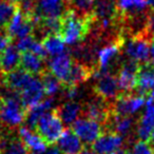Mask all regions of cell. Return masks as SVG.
<instances>
[{"label":"cell","mask_w":154,"mask_h":154,"mask_svg":"<svg viewBox=\"0 0 154 154\" xmlns=\"http://www.w3.org/2000/svg\"><path fill=\"white\" fill-rule=\"evenodd\" d=\"M137 94H149L154 89V66L150 63L139 66L136 78Z\"/></svg>","instance_id":"obj_23"},{"label":"cell","mask_w":154,"mask_h":154,"mask_svg":"<svg viewBox=\"0 0 154 154\" xmlns=\"http://www.w3.org/2000/svg\"><path fill=\"white\" fill-rule=\"evenodd\" d=\"M36 133L48 143L54 145L63 133V124L55 110L47 112L35 127Z\"/></svg>","instance_id":"obj_4"},{"label":"cell","mask_w":154,"mask_h":154,"mask_svg":"<svg viewBox=\"0 0 154 154\" xmlns=\"http://www.w3.org/2000/svg\"><path fill=\"white\" fill-rule=\"evenodd\" d=\"M32 154H41V153H33V152H32Z\"/></svg>","instance_id":"obj_45"},{"label":"cell","mask_w":154,"mask_h":154,"mask_svg":"<svg viewBox=\"0 0 154 154\" xmlns=\"http://www.w3.org/2000/svg\"><path fill=\"white\" fill-rule=\"evenodd\" d=\"M80 154H96L94 151H93L91 148H89V147H86V148H84V150L82 151V153Z\"/></svg>","instance_id":"obj_39"},{"label":"cell","mask_w":154,"mask_h":154,"mask_svg":"<svg viewBox=\"0 0 154 154\" xmlns=\"http://www.w3.org/2000/svg\"><path fill=\"white\" fill-rule=\"evenodd\" d=\"M152 39L147 34H140L136 36L129 37L126 41L122 50H124L125 55L127 56V59H130L132 61L141 64L149 63L150 57V42Z\"/></svg>","instance_id":"obj_3"},{"label":"cell","mask_w":154,"mask_h":154,"mask_svg":"<svg viewBox=\"0 0 154 154\" xmlns=\"http://www.w3.org/2000/svg\"><path fill=\"white\" fill-rule=\"evenodd\" d=\"M125 43V36L119 35L98 50L96 55V66L100 72H110V69L118 61V56ZM111 73V72H110Z\"/></svg>","instance_id":"obj_6"},{"label":"cell","mask_w":154,"mask_h":154,"mask_svg":"<svg viewBox=\"0 0 154 154\" xmlns=\"http://www.w3.org/2000/svg\"><path fill=\"white\" fill-rule=\"evenodd\" d=\"M41 45L48 55H51L52 57L66 52V43L58 34H50L45 36L41 41Z\"/></svg>","instance_id":"obj_28"},{"label":"cell","mask_w":154,"mask_h":154,"mask_svg":"<svg viewBox=\"0 0 154 154\" xmlns=\"http://www.w3.org/2000/svg\"><path fill=\"white\" fill-rule=\"evenodd\" d=\"M147 1L150 5H154V0H147Z\"/></svg>","instance_id":"obj_42"},{"label":"cell","mask_w":154,"mask_h":154,"mask_svg":"<svg viewBox=\"0 0 154 154\" xmlns=\"http://www.w3.org/2000/svg\"><path fill=\"white\" fill-rule=\"evenodd\" d=\"M0 154H30L29 149L19 136L14 135L13 130L0 126Z\"/></svg>","instance_id":"obj_13"},{"label":"cell","mask_w":154,"mask_h":154,"mask_svg":"<svg viewBox=\"0 0 154 154\" xmlns=\"http://www.w3.org/2000/svg\"><path fill=\"white\" fill-rule=\"evenodd\" d=\"M34 75L26 72L22 69H17L13 72L2 76V85L10 91L16 93L19 96L20 92L26 88L31 82Z\"/></svg>","instance_id":"obj_17"},{"label":"cell","mask_w":154,"mask_h":154,"mask_svg":"<svg viewBox=\"0 0 154 154\" xmlns=\"http://www.w3.org/2000/svg\"><path fill=\"white\" fill-rule=\"evenodd\" d=\"M149 63L154 66V45L152 43L150 48V57H149Z\"/></svg>","instance_id":"obj_38"},{"label":"cell","mask_w":154,"mask_h":154,"mask_svg":"<svg viewBox=\"0 0 154 154\" xmlns=\"http://www.w3.org/2000/svg\"><path fill=\"white\" fill-rule=\"evenodd\" d=\"M66 1H70V0H66Z\"/></svg>","instance_id":"obj_47"},{"label":"cell","mask_w":154,"mask_h":154,"mask_svg":"<svg viewBox=\"0 0 154 154\" xmlns=\"http://www.w3.org/2000/svg\"><path fill=\"white\" fill-rule=\"evenodd\" d=\"M139 64L130 59H126L122 63L117 75V84L120 94H129L136 88L137 73L139 70Z\"/></svg>","instance_id":"obj_9"},{"label":"cell","mask_w":154,"mask_h":154,"mask_svg":"<svg viewBox=\"0 0 154 154\" xmlns=\"http://www.w3.org/2000/svg\"><path fill=\"white\" fill-rule=\"evenodd\" d=\"M26 109L23 107L19 96L7 89L0 93V120L2 127L13 130L26 120Z\"/></svg>","instance_id":"obj_2"},{"label":"cell","mask_w":154,"mask_h":154,"mask_svg":"<svg viewBox=\"0 0 154 154\" xmlns=\"http://www.w3.org/2000/svg\"><path fill=\"white\" fill-rule=\"evenodd\" d=\"M19 10V5L8 0H0V29H7L12 18Z\"/></svg>","instance_id":"obj_30"},{"label":"cell","mask_w":154,"mask_h":154,"mask_svg":"<svg viewBox=\"0 0 154 154\" xmlns=\"http://www.w3.org/2000/svg\"><path fill=\"white\" fill-rule=\"evenodd\" d=\"M20 66L22 70L32 75H41L47 71L45 66V59L31 52H24L21 54Z\"/></svg>","instance_id":"obj_26"},{"label":"cell","mask_w":154,"mask_h":154,"mask_svg":"<svg viewBox=\"0 0 154 154\" xmlns=\"http://www.w3.org/2000/svg\"><path fill=\"white\" fill-rule=\"evenodd\" d=\"M146 112L154 115V100L152 98H148V100L146 101Z\"/></svg>","instance_id":"obj_36"},{"label":"cell","mask_w":154,"mask_h":154,"mask_svg":"<svg viewBox=\"0 0 154 154\" xmlns=\"http://www.w3.org/2000/svg\"><path fill=\"white\" fill-rule=\"evenodd\" d=\"M54 103H55V99L53 97H48V98L43 99L41 103H39L38 105L26 110V127L30 128L31 130L35 129L38 120L47 112H49V110H51L53 108Z\"/></svg>","instance_id":"obj_24"},{"label":"cell","mask_w":154,"mask_h":154,"mask_svg":"<svg viewBox=\"0 0 154 154\" xmlns=\"http://www.w3.org/2000/svg\"><path fill=\"white\" fill-rule=\"evenodd\" d=\"M21 61V54L16 45H10L0 54V73L3 75L9 74L19 69Z\"/></svg>","instance_id":"obj_21"},{"label":"cell","mask_w":154,"mask_h":154,"mask_svg":"<svg viewBox=\"0 0 154 154\" xmlns=\"http://www.w3.org/2000/svg\"><path fill=\"white\" fill-rule=\"evenodd\" d=\"M146 99L140 94H119L112 105V112L116 115H134L145 106Z\"/></svg>","instance_id":"obj_7"},{"label":"cell","mask_w":154,"mask_h":154,"mask_svg":"<svg viewBox=\"0 0 154 154\" xmlns=\"http://www.w3.org/2000/svg\"><path fill=\"white\" fill-rule=\"evenodd\" d=\"M92 21L93 14L91 16H82L68 8L61 16V26L58 35L64 43L75 45L85 40L89 35Z\"/></svg>","instance_id":"obj_1"},{"label":"cell","mask_w":154,"mask_h":154,"mask_svg":"<svg viewBox=\"0 0 154 154\" xmlns=\"http://www.w3.org/2000/svg\"><path fill=\"white\" fill-rule=\"evenodd\" d=\"M93 16L96 19H118L116 0H97L93 7Z\"/></svg>","instance_id":"obj_27"},{"label":"cell","mask_w":154,"mask_h":154,"mask_svg":"<svg viewBox=\"0 0 154 154\" xmlns=\"http://www.w3.org/2000/svg\"><path fill=\"white\" fill-rule=\"evenodd\" d=\"M11 41H12V38L9 36L7 30L0 29V54L2 53V52L9 47Z\"/></svg>","instance_id":"obj_35"},{"label":"cell","mask_w":154,"mask_h":154,"mask_svg":"<svg viewBox=\"0 0 154 154\" xmlns=\"http://www.w3.org/2000/svg\"><path fill=\"white\" fill-rule=\"evenodd\" d=\"M82 114L86 118L98 122L105 127L112 114V105L103 100L101 98H96L89 101L82 109Z\"/></svg>","instance_id":"obj_11"},{"label":"cell","mask_w":154,"mask_h":154,"mask_svg":"<svg viewBox=\"0 0 154 154\" xmlns=\"http://www.w3.org/2000/svg\"><path fill=\"white\" fill-rule=\"evenodd\" d=\"M18 136L24 143L29 151L31 150L33 153H42L47 149L48 143L37 133L26 126H21L18 128Z\"/></svg>","instance_id":"obj_22"},{"label":"cell","mask_w":154,"mask_h":154,"mask_svg":"<svg viewBox=\"0 0 154 154\" xmlns=\"http://www.w3.org/2000/svg\"><path fill=\"white\" fill-rule=\"evenodd\" d=\"M127 154H154V148L147 141L137 140L127 150Z\"/></svg>","instance_id":"obj_33"},{"label":"cell","mask_w":154,"mask_h":154,"mask_svg":"<svg viewBox=\"0 0 154 154\" xmlns=\"http://www.w3.org/2000/svg\"><path fill=\"white\" fill-rule=\"evenodd\" d=\"M57 147L61 154H80L84 150V143L72 129H66L57 140Z\"/></svg>","instance_id":"obj_20"},{"label":"cell","mask_w":154,"mask_h":154,"mask_svg":"<svg viewBox=\"0 0 154 154\" xmlns=\"http://www.w3.org/2000/svg\"><path fill=\"white\" fill-rule=\"evenodd\" d=\"M93 76L95 77L94 92L97 97L110 103L115 100L120 94L117 78L110 72H100L96 70Z\"/></svg>","instance_id":"obj_5"},{"label":"cell","mask_w":154,"mask_h":154,"mask_svg":"<svg viewBox=\"0 0 154 154\" xmlns=\"http://www.w3.org/2000/svg\"><path fill=\"white\" fill-rule=\"evenodd\" d=\"M74 64V60L69 52H63L57 56H54L48 62V71L55 76L63 86L68 80L69 75Z\"/></svg>","instance_id":"obj_10"},{"label":"cell","mask_w":154,"mask_h":154,"mask_svg":"<svg viewBox=\"0 0 154 154\" xmlns=\"http://www.w3.org/2000/svg\"><path fill=\"white\" fill-rule=\"evenodd\" d=\"M68 8L82 16H91L93 14V0H70Z\"/></svg>","instance_id":"obj_32"},{"label":"cell","mask_w":154,"mask_h":154,"mask_svg":"<svg viewBox=\"0 0 154 154\" xmlns=\"http://www.w3.org/2000/svg\"><path fill=\"white\" fill-rule=\"evenodd\" d=\"M43 96H45V89L42 82L36 76L33 77L28 86L19 94L20 100L26 110L41 103L43 100Z\"/></svg>","instance_id":"obj_14"},{"label":"cell","mask_w":154,"mask_h":154,"mask_svg":"<svg viewBox=\"0 0 154 154\" xmlns=\"http://www.w3.org/2000/svg\"><path fill=\"white\" fill-rule=\"evenodd\" d=\"M45 154H61V152H60V150L58 149L57 146L51 145L49 148H47V149H45Z\"/></svg>","instance_id":"obj_37"},{"label":"cell","mask_w":154,"mask_h":154,"mask_svg":"<svg viewBox=\"0 0 154 154\" xmlns=\"http://www.w3.org/2000/svg\"><path fill=\"white\" fill-rule=\"evenodd\" d=\"M0 141H1V132H0Z\"/></svg>","instance_id":"obj_44"},{"label":"cell","mask_w":154,"mask_h":154,"mask_svg":"<svg viewBox=\"0 0 154 154\" xmlns=\"http://www.w3.org/2000/svg\"><path fill=\"white\" fill-rule=\"evenodd\" d=\"M152 43H153V45H154V39H153V40H152Z\"/></svg>","instance_id":"obj_46"},{"label":"cell","mask_w":154,"mask_h":154,"mask_svg":"<svg viewBox=\"0 0 154 154\" xmlns=\"http://www.w3.org/2000/svg\"><path fill=\"white\" fill-rule=\"evenodd\" d=\"M8 1H11V2H14V3H19L21 0H8Z\"/></svg>","instance_id":"obj_41"},{"label":"cell","mask_w":154,"mask_h":154,"mask_svg":"<svg viewBox=\"0 0 154 154\" xmlns=\"http://www.w3.org/2000/svg\"><path fill=\"white\" fill-rule=\"evenodd\" d=\"M41 78H42V85L43 89H45V94L48 95L49 97H52L54 95H56L63 86L59 80L56 78L55 76L51 74L49 71H45V73L40 75Z\"/></svg>","instance_id":"obj_31"},{"label":"cell","mask_w":154,"mask_h":154,"mask_svg":"<svg viewBox=\"0 0 154 154\" xmlns=\"http://www.w3.org/2000/svg\"><path fill=\"white\" fill-rule=\"evenodd\" d=\"M149 140H150V143H151L150 145H151L152 147L154 148V129H153V131H152L151 136H150V139H149Z\"/></svg>","instance_id":"obj_40"},{"label":"cell","mask_w":154,"mask_h":154,"mask_svg":"<svg viewBox=\"0 0 154 154\" xmlns=\"http://www.w3.org/2000/svg\"><path fill=\"white\" fill-rule=\"evenodd\" d=\"M125 145V138L116 133L103 131V134L92 143L91 149L96 154H112Z\"/></svg>","instance_id":"obj_12"},{"label":"cell","mask_w":154,"mask_h":154,"mask_svg":"<svg viewBox=\"0 0 154 154\" xmlns=\"http://www.w3.org/2000/svg\"><path fill=\"white\" fill-rule=\"evenodd\" d=\"M147 0H116L118 17L119 19L134 17L140 14L147 13L148 9Z\"/></svg>","instance_id":"obj_19"},{"label":"cell","mask_w":154,"mask_h":154,"mask_svg":"<svg viewBox=\"0 0 154 154\" xmlns=\"http://www.w3.org/2000/svg\"><path fill=\"white\" fill-rule=\"evenodd\" d=\"M72 131L86 145H92L103 132L100 124L89 118H78L72 125Z\"/></svg>","instance_id":"obj_8"},{"label":"cell","mask_w":154,"mask_h":154,"mask_svg":"<svg viewBox=\"0 0 154 154\" xmlns=\"http://www.w3.org/2000/svg\"><path fill=\"white\" fill-rule=\"evenodd\" d=\"M135 127V120L131 116L116 115L112 112L109 120L103 127V131L116 133L124 138H128L133 132Z\"/></svg>","instance_id":"obj_16"},{"label":"cell","mask_w":154,"mask_h":154,"mask_svg":"<svg viewBox=\"0 0 154 154\" xmlns=\"http://www.w3.org/2000/svg\"><path fill=\"white\" fill-rule=\"evenodd\" d=\"M38 14L42 18H61L68 9L66 0H36Z\"/></svg>","instance_id":"obj_18"},{"label":"cell","mask_w":154,"mask_h":154,"mask_svg":"<svg viewBox=\"0 0 154 154\" xmlns=\"http://www.w3.org/2000/svg\"><path fill=\"white\" fill-rule=\"evenodd\" d=\"M37 39L35 38L33 35H30V36H26V37H24V38L18 39L17 43H16V48L19 50L20 53L30 52L33 47V45H34V42Z\"/></svg>","instance_id":"obj_34"},{"label":"cell","mask_w":154,"mask_h":154,"mask_svg":"<svg viewBox=\"0 0 154 154\" xmlns=\"http://www.w3.org/2000/svg\"><path fill=\"white\" fill-rule=\"evenodd\" d=\"M55 111L61 119L62 124L71 126L78 119L82 112V107L76 101H66V103L58 106Z\"/></svg>","instance_id":"obj_25"},{"label":"cell","mask_w":154,"mask_h":154,"mask_svg":"<svg viewBox=\"0 0 154 154\" xmlns=\"http://www.w3.org/2000/svg\"><path fill=\"white\" fill-rule=\"evenodd\" d=\"M5 30H7L9 36L12 38V40L14 38L21 39L26 36L33 35L34 24H33L32 20L30 18L23 15L21 11L18 10V12L14 15V17L12 18L11 22L9 23Z\"/></svg>","instance_id":"obj_15"},{"label":"cell","mask_w":154,"mask_h":154,"mask_svg":"<svg viewBox=\"0 0 154 154\" xmlns=\"http://www.w3.org/2000/svg\"><path fill=\"white\" fill-rule=\"evenodd\" d=\"M154 129V115L143 112L139 117L136 126V135L139 140L148 141L151 136V133Z\"/></svg>","instance_id":"obj_29"},{"label":"cell","mask_w":154,"mask_h":154,"mask_svg":"<svg viewBox=\"0 0 154 154\" xmlns=\"http://www.w3.org/2000/svg\"><path fill=\"white\" fill-rule=\"evenodd\" d=\"M151 13L154 14V5H153V8H152V10H151Z\"/></svg>","instance_id":"obj_43"}]
</instances>
